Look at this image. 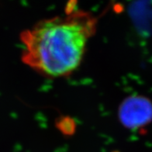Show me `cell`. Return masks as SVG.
<instances>
[{
    "label": "cell",
    "instance_id": "cell-1",
    "mask_svg": "<svg viewBox=\"0 0 152 152\" xmlns=\"http://www.w3.org/2000/svg\"><path fill=\"white\" fill-rule=\"evenodd\" d=\"M97 23L82 10L40 20L20 34L22 61L46 78L70 76L80 67Z\"/></svg>",
    "mask_w": 152,
    "mask_h": 152
},
{
    "label": "cell",
    "instance_id": "cell-2",
    "mask_svg": "<svg viewBox=\"0 0 152 152\" xmlns=\"http://www.w3.org/2000/svg\"><path fill=\"white\" fill-rule=\"evenodd\" d=\"M119 118L125 127L138 129L152 121V102L143 96H131L121 103Z\"/></svg>",
    "mask_w": 152,
    "mask_h": 152
}]
</instances>
